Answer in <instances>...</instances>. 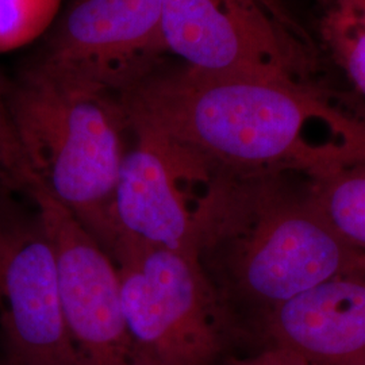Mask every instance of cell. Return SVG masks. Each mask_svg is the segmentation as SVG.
<instances>
[{"mask_svg":"<svg viewBox=\"0 0 365 365\" xmlns=\"http://www.w3.org/2000/svg\"><path fill=\"white\" fill-rule=\"evenodd\" d=\"M118 98L134 134L172 145L214 173L313 179L365 163L364 118L324 86L212 78L164 63Z\"/></svg>","mask_w":365,"mask_h":365,"instance_id":"cell-1","label":"cell"},{"mask_svg":"<svg viewBox=\"0 0 365 365\" xmlns=\"http://www.w3.org/2000/svg\"><path fill=\"white\" fill-rule=\"evenodd\" d=\"M292 173H214L197 209L195 256L233 339L274 307L325 280L360 269L318 209L310 182Z\"/></svg>","mask_w":365,"mask_h":365,"instance_id":"cell-2","label":"cell"},{"mask_svg":"<svg viewBox=\"0 0 365 365\" xmlns=\"http://www.w3.org/2000/svg\"><path fill=\"white\" fill-rule=\"evenodd\" d=\"M1 96L39 185L110 253L113 199L130 130L115 93L31 63Z\"/></svg>","mask_w":365,"mask_h":365,"instance_id":"cell-3","label":"cell"},{"mask_svg":"<svg viewBox=\"0 0 365 365\" xmlns=\"http://www.w3.org/2000/svg\"><path fill=\"white\" fill-rule=\"evenodd\" d=\"M110 257L134 365H220L235 339L195 256L118 240Z\"/></svg>","mask_w":365,"mask_h":365,"instance_id":"cell-4","label":"cell"},{"mask_svg":"<svg viewBox=\"0 0 365 365\" xmlns=\"http://www.w3.org/2000/svg\"><path fill=\"white\" fill-rule=\"evenodd\" d=\"M161 25L168 52L202 75L321 86L319 52L303 27L247 0H163Z\"/></svg>","mask_w":365,"mask_h":365,"instance_id":"cell-5","label":"cell"},{"mask_svg":"<svg viewBox=\"0 0 365 365\" xmlns=\"http://www.w3.org/2000/svg\"><path fill=\"white\" fill-rule=\"evenodd\" d=\"M0 191V330L22 365H80L58 292L52 237L38 207Z\"/></svg>","mask_w":365,"mask_h":365,"instance_id":"cell-6","label":"cell"},{"mask_svg":"<svg viewBox=\"0 0 365 365\" xmlns=\"http://www.w3.org/2000/svg\"><path fill=\"white\" fill-rule=\"evenodd\" d=\"M163 0H80L34 63L120 93L165 63Z\"/></svg>","mask_w":365,"mask_h":365,"instance_id":"cell-7","label":"cell"},{"mask_svg":"<svg viewBox=\"0 0 365 365\" xmlns=\"http://www.w3.org/2000/svg\"><path fill=\"white\" fill-rule=\"evenodd\" d=\"M26 196L38 207L52 237L61 310L78 363L134 365L115 262L38 182Z\"/></svg>","mask_w":365,"mask_h":365,"instance_id":"cell-8","label":"cell"},{"mask_svg":"<svg viewBox=\"0 0 365 365\" xmlns=\"http://www.w3.org/2000/svg\"><path fill=\"white\" fill-rule=\"evenodd\" d=\"M134 135L113 199L114 244L129 240L195 256L199 200L214 173L178 148Z\"/></svg>","mask_w":365,"mask_h":365,"instance_id":"cell-9","label":"cell"},{"mask_svg":"<svg viewBox=\"0 0 365 365\" xmlns=\"http://www.w3.org/2000/svg\"><path fill=\"white\" fill-rule=\"evenodd\" d=\"M280 346L310 365L365 361V272L339 274L286 300L267 314L247 339Z\"/></svg>","mask_w":365,"mask_h":365,"instance_id":"cell-10","label":"cell"},{"mask_svg":"<svg viewBox=\"0 0 365 365\" xmlns=\"http://www.w3.org/2000/svg\"><path fill=\"white\" fill-rule=\"evenodd\" d=\"M314 200L334 232L365 253V163L309 179Z\"/></svg>","mask_w":365,"mask_h":365,"instance_id":"cell-11","label":"cell"},{"mask_svg":"<svg viewBox=\"0 0 365 365\" xmlns=\"http://www.w3.org/2000/svg\"><path fill=\"white\" fill-rule=\"evenodd\" d=\"M324 45L365 99V29L352 15L330 7L321 21Z\"/></svg>","mask_w":365,"mask_h":365,"instance_id":"cell-12","label":"cell"},{"mask_svg":"<svg viewBox=\"0 0 365 365\" xmlns=\"http://www.w3.org/2000/svg\"><path fill=\"white\" fill-rule=\"evenodd\" d=\"M61 0H0V54L41 37L52 25Z\"/></svg>","mask_w":365,"mask_h":365,"instance_id":"cell-13","label":"cell"},{"mask_svg":"<svg viewBox=\"0 0 365 365\" xmlns=\"http://www.w3.org/2000/svg\"><path fill=\"white\" fill-rule=\"evenodd\" d=\"M0 176L16 194L26 195L37 182L29 167L22 146L14 130L11 119L1 96L0 81Z\"/></svg>","mask_w":365,"mask_h":365,"instance_id":"cell-14","label":"cell"},{"mask_svg":"<svg viewBox=\"0 0 365 365\" xmlns=\"http://www.w3.org/2000/svg\"><path fill=\"white\" fill-rule=\"evenodd\" d=\"M220 365H310L299 354L280 346H262L256 352L238 356L226 354Z\"/></svg>","mask_w":365,"mask_h":365,"instance_id":"cell-15","label":"cell"},{"mask_svg":"<svg viewBox=\"0 0 365 365\" xmlns=\"http://www.w3.org/2000/svg\"><path fill=\"white\" fill-rule=\"evenodd\" d=\"M253 4L260 6L261 9H264L265 11L272 14L274 18L280 19L282 22L292 25V26H299V22L291 15L288 11L287 7L283 4L282 0H247Z\"/></svg>","mask_w":365,"mask_h":365,"instance_id":"cell-16","label":"cell"},{"mask_svg":"<svg viewBox=\"0 0 365 365\" xmlns=\"http://www.w3.org/2000/svg\"><path fill=\"white\" fill-rule=\"evenodd\" d=\"M331 7L352 15L365 29V0H331Z\"/></svg>","mask_w":365,"mask_h":365,"instance_id":"cell-17","label":"cell"},{"mask_svg":"<svg viewBox=\"0 0 365 365\" xmlns=\"http://www.w3.org/2000/svg\"><path fill=\"white\" fill-rule=\"evenodd\" d=\"M0 365H22L18 359L4 349L3 354H0Z\"/></svg>","mask_w":365,"mask_h":365,"instance_id":"cell-18","label":"cell"},{"mask_svg":"<svg viewBox=\"0 0 365 365\" xmlns=\"http://www.w3.org/2000/svg\"><path fill=\"white\" fill-rule=\"evenodd\" d=\"M0 191H14L13 188L9 185V182H6L1 176H0Z\"/></svg>","mask_w":365,"mask_h":365,"instance_id":"cell-19","label":"cell"},{"mask_svg":"<svg viewBox=\"0 0 365 365\" xmlns=\"http://www.w3.org/2000/svg\"><path fill=\"white\" fill-rule=\"evenodd\" d=\"M360 269L365 272V253L361 255V259H360Z\"/></svg>","mask_w":365,"mask_h":365,"instance_id":"cell-20","label":"cell"},{"mask_svg":"<svg viewBox=\"0 0 365 365\" xmlns=\"http://www.w3.org/2000/svg\"><path fill=\"white\" fill-rule=\"evenodd\" d=\"M321 3H327V4H331V0H318Z\"/></svg>","mask_w":365,"mask_h":365,"instance_id":"cell-21","label":"cell"},{"mask_svg":"<svg viewBox=\"0 0 365 365\" xmlns=\"http://www.w3.org/2000/svg\"><path fill=\"white\" fill-rule=\"evenodd\" d=\"M356 365H365V361H363V363H359V364H356Z\"/></svg>","mask_w":365,"mask_h":365,"instance_id":"cell-22","label":"cell"}]
</instances>
